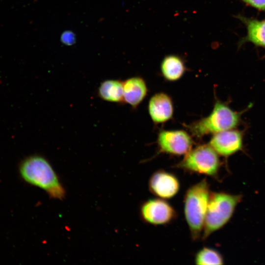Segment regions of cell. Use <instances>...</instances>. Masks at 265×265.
I'll use <instances>...</instances> for the list:
<instances>
[{"mask_svg":"<svg viewBox=\"0 0 265 265\" xmlns=\"http://www.w3.org/2000/svg\"><path fill=\"white\" fill-rule=\"evenodd\" d=\"M22 178L26 183L44 190L50 197L62 200L65 190L50 163L40 155L24 159L19 166Z\"/></svg>","mask_w":265,"mask_h":265,"instance_id":"1","label":"cell"},{"mask_svg":"<svg viewBox=\"0 0 265 265\" xmlns=\"http://www.w3.org/2000/svg\"><path fill=\"white\" fill-rule=\"evenodd\" d=\"M210 195L209 185L205 179L190 186L185 193L184 215L193 240L202 236Z\"/></svg>","mask_w":265,"mask_h":265,"instance_id":"2","label":"cell"},{"mask_svg":"<svg viewBox=\"0 0 265 265\" xmlns=\"http://www.w3.org/2000/svg\"><path fill=\"white\" fill-rule=\"evenodd\" d=\"M240 199V195L223 192L211 193L201 236L203 239H206L229 221Z\"/></svg>","mask_w":265,"mask_h":265,"instance_id":"3","label":"cell"},{"mask_svg":"<svg viewBox=\"0 0 265 265\" xmlns=\"http://www.w3.org/2000/svg\"><path fill=\"white\" fill-rule=\"evenodd\" d=\"M240 115L226 104L217 101L207 117L202 118L187 126L192 135L201 138L206 134L231 130L239 123Z\"/></svg>","mask_w":265,"mask_h":265,"instance_id":"4","label":"cell"},{"mask_svg":"<svg viewBox=\"0 0 265 265\" xmlns=\"http://www.w3.org/2000/svg\"><path fill=\"white\" fill-rule=\"evenodd\" d=\"M220 162L216 151L209 145H200L191 149L177 167L199 174L215 177Z\"/></svg>","mask_w":265,"mask_h":265,"instance_id":"5","label":"cell"},{"mask_svg":"<svg viewBox=\"0 0 265 265\" xmlns=\"http://www.w3.org/2000/svg\"><path fill=\"white\" fill-rule=\"evenodd\" d=\"M140 214L144 222L153 225H166L177 217L174 208L165 199L159 198L144 202L140 208Z\"/></svg>","mask_w":265,"mask_h":265,"instance_id":"6","label":"cell"},{"mask_svg":"<svg viewBox=\"0 0 265 265\" xmlns=\"http://www.w3.org/2000/svg\"><path fill=\"white\" fill-rule=\"evenodd\" d=\"M157 141L161 152L177 156L185 155L193 145L191 136L183 130L161 131Z\"/></svg>","mask_w":265,"mask_h":265,"instance_id":"7","label":"cell"},{"mask_svg":"<svg viewBox=\"0 0 265 265\" xmlns=\"http://www.w3.org/2000/svg\"><path fill=\"white\" fill-rule=\"evenodd\" d=\"M148 187L151 192L156 196L168 199L174 197L178 193L180 184L174 174L160 170L151 175Z\"/></svg>","mask_w":265,"mask_h":265,"instance_id":"8","label":"cell"},{"mask_svg":"<svg viewBox=\"0 0 265 265\" xmlns=\"http://www.w3.org/2000/svg\"><path fill=\"white\" fill-rule=\"evenodd\" d=\"M209 145L218 154L227 157L242 148V138L240 132L235 130H226L214 133Z\"/></svg>","mask_w":265,"mask_h":265,"instance_id":"9","label":"cell"},{"mask_svg":"<svg viewBox=\"0 0 265 265\" xmlns=\"http://www.w3.org/2000/svg\"><path fill=\"white\" fill-rule=\"evenodd\" d=\"M148 111L154 123L166 122L171 118L173 113V106L171 98L162 92L155 94L149 102Z\"/></svg>","mask_w":265,"mask_h":265,"instance_id":"10","label":"cell"},{"mask_svg":"<svg viewBox=\"0 0 265 265\" xmlns=\"http://www.w3.org/2000/svg\"><path fill=\"white\" fill-rule=\"evenodd\" d=\"M236 17L244 24L247 29V34L240 40L238 46L250 42L256 46L265 48V20L248 18L239 14Z\"/></svg>","mask_w":265,"mask_h":265,"instance_id":"11","label":"cell"},{"mask_svg":"<svg viewBox=\"0 0 265 265\" xmlns=\"http://www.w3.org/2000/svg\"><path fill=\"white\" fill-rule=\"evenodd\" d=\"M124 102L132 107H136L147 93V87L141 78L134 77L123 81Z\"/></svg>","mask_w":265,"mask_h":265,"instance_id":"12","label":"cell"},{"mask_svg":"<svg viewBox=\"0 0 265 265\" xmlns=\"http://www.w3.org/2000/svg\"><path fill=\"white\" fill-rule=\"evenodd\" d=\"M160 70L165 80L174 81L183 77L186 67L181 57L175 54H170L163 58L160 64Z\"/></svg>","mask_w":265,"mask_h":265,"instance_id":"13","label":"cell"},{"mask_svg":"<svg viewBox=\"0 0 265 265\" xmlns=\"http://www.w3.org/2000/svg\"><path fill=\"white\" fill-rule=\"evenodd\" d=\"M123 81L107 80L102 82L98 88L99 97L106 101L122 103L124 102Z\"/></svg>","mask_w":265,"mask_h":265,"instance_id":"14","label":"cell"},{"mask_svg":"<svg viewBox=\"0 0 265 265\" xmlns=\"http://www.w3.org/2000/svg\"><path fill=\"white\" fill-rule=\"evenodd\" d=\"M194 262L195 264L200 265H222L223 259L221 254L217 250L205 247L196 254Z\"/></svg>","mask_w":265,"mask_h":265,"instance_id":"15","label":"cell"},{"mask_svg":"<svg viewBox=\"0 0 265 265\" xmlns=\"http://www.w3.org/2000/svg\"><path fill=\"white\" fill-rule=\"evenodd\" d=\"M76 35L70 30L64 31L61 35V41L65 45H72L76 42Z\"/></svg>","mask_w":265,"mask_h":265,"instance_id":"16","label":"cell"},{"mask_svg":"<svg viewBox=\"0 0 265 265\" xmlns=\"http://www.w3.org/2000/svg\"><path fill=\"white\" fill-rule=\"evenodd\" d=\"M259 10L265 11V0H240Z\"/></svg>","mask_w":265,"mask_h":265,"instance_id":"17","label":"cell"}]
</instances>
